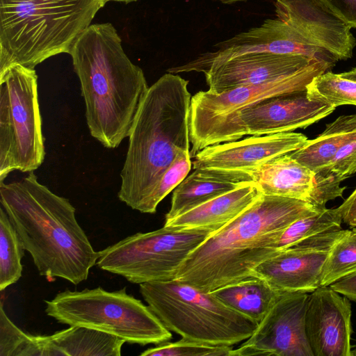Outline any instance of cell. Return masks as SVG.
I'll return each instance as SVG.
<instances>
[{"mask_svg":"<svg viewBox=\"0 0 356 356\" xmlns=\"http://www.w3.org/2000/svg\"><path fill=\"white\" fill-rule=\"evenodd\" d=\"M213 1H218L225 4H232L234 3L239 2V1H245L247 0H213Z\"/></svg>","mask_w":356,"mask_h":356,"instance_id":"obj_38","label":"cell"},{"mask_svg":"<svg viewBox=\"0 0 356 356\" xmlns=\"http://www.w3.org/2000/svg\"><path fill=\"white\" fill-rule=\"evenodd\" d=\"M216 50L198 55L188 63L168 69L169 73L204 72L235 56L268 52L302 55L334 65L338 60L330 52L310 44L298 32L280 19H268L259 27L217 43Z\"/></svg>","mask_w":356,"mask_h":356,"instance_id":"obj_11","label":"cell"},{"mask_svg":"<svg viewBox=\"0 0 356 356\" xmlns=\"http://www.w3.org/2000/svg\"><path fill=\"white\" fill-rule=\"evenodd\" d=\"M139 291L164 326L184 339L232 346L248 339L258 325L211 292L176 280L143 283Z\"/></svg>","mask_w":356,"mask_h":356,"instance_id":"obj_6","label":"cell"},{"mask_svg":"<svg viewBox=\"0 0 356 356\" xmlns=\"http://www.w3.org/2000/svg\"><path fill=\"white\" fill-rule=\"evenodd\" d=\"M44 302L46 314L60 323L97 330L129 343L157 345L172 339L149 307L128 294L126 288L67 289Z\"/></svg>","mask_w":356,"mask_h":356,"instance_id":"obj_7","label":"cell"},{"mask_svg":"<svg viewBox=\"0 0 356 356\" xmlns=\"http://www.w3.org/2000/svg\"><path fill=\"white\" fill-rule=\"evenodd\" d=\"M69 54L80 81L91 136L106 148L118 147L129 137L149 88L143 70L130 60L108 22L90 24Z\"/></svg>","mask_w":356,"mask_h":356,"instance_id":"obj_3","label":"cell"},{"mask_svg":"<svg viewBox=\"0 0 356 356\" xmlns=\"http://www.w3.org/2000/svg\"><path fill=\"white\" fill-rule=\"evenodd\" d=\"M102 0H0V72L70 54Z\"/></svg>","mask_w":356,"mask_h":356,"instance_id":"obj_5","label":"cell"},{"mask_svg":"<svg viewBox=\"0 0 356 356\" xmlns=\"http://www.w3.org/2000/svg\"><path fill=\"white\" fill-rule=\"evenodd\" d=\"M188 81L167 73L149 87L129 136L120 172V201L143 213L161 177L190 147Z\"/></svg>","mask_w":356,"mask_h":356,"instance_id":"obj_4","label":"cell"},{"mask_svg":"<svg viewBox=\"0 0 356 356\" xmlns=\"http://www.w3.org/2000/svg\"><path fill=\"white\" fill-rule=\"evenodd\" d=\"M0 203L40 275L74 285L88 279L99 252L68 199L53 193L31 172L19 180L0 182Z\"/></svg>","mask_w":356,"mask_h":356,"instance_id":"obj_2","label":"cell"},{"mask_svg":"<svg viewBox=\"0 0 356 356\" xmlns=\"http://www.w3.org/2000/svg\"><path fill=\"white\" fill-rule=\"evenodd\" d=\"M210 292L229 307L258 323L283 293L274 289L264 280L255 276L246 277Z\"/></svg>","mask_w":356,"mask_h":356,"instance_id":"obj_23","label":"cell"},{"mask_svg":"<svg viewBox=\"0 0 356 356\" xmlns=\"http://www.w3.org/2000/svg\"><path fill=\"white\" fill-rule=\"evenodd\" d=\"M327 63L296 74L257 85L244 86L220 94L200 91L191 97L189 138L195 145L207 133L236 111L266 98L307 90L313 79L331 69Z\"/></svg>","mask_w":356,"mask_h":356,"instance_id":"obj_12","label":"cell"},{"mask_svg":"<svg viewBox=\"0 0 356 356\" xmlns=\"http://www.w3.org/2000/svg\"><path fill=\"white\" fill-rule=\"evenodd\" d=\"M356 272V227L343 229L334 242L323 266L321 286H330Z\"/></svg>","mask_w":356,"mask_h":356,"instance_id":"obj_27","label":"cell"},{"mask_svg":"<svg viewBox=\"0 0 356 356\" xmlns=\"http://www.w3.org/2000/svg\"><path fill=\"white\" fill-rule=\"evenodd\" d=\"M261 195V191L253 181L248 182L188 211L164 225L218 230L245 211Z\"/></svg>","mask_w":356,"mask_h":356,"instance_id":"obj_21","label":"cell"},{"mask_svg":"<svg viewBox=\"0 0 356 356\" xmlns=\"http://www.w3.org/2000/svg\"><path fill=\"white\" fill-rule=\"evenodd\" d=\"M350 28H356V0H318Z\"/></svg>","mask_w":356,"mask_h":356,"instance_id":"obj_33","label":"cell"},{"mask_svg":"<svg viewBox=\"0 0 356 356\" xmlns=\"http://www.w3.org/2000/svg\"><path fill=\"white\" fill-rule=\"evenodd\" d=\"M216 230L163 225L136 233L99 251L96 264L133 284L172 280L191 253Z\"/></svg>","mask_w":356,"mask_h":356,"instance_id":"obj_9","label":"cell"},{"mask_svg":"<svg viewBox=\"0 0 356 356\" xmlns=\"http://www.w3.org/2000/svg\"><path fill=\"white\" fill-rule=\"evenodd\" d=\"M0 356H48L46 335L23 332L8 317L0 303Z\"/></svg>","mask_w":356,"mask_h":356,"instance_id":"obj_28","label":"cell"},{"mask_svg":"<svg viewBox=\"0 0 356 356\" xmlns=\"http://www.w3.org/2000/svg\"><path fill=\"white\" fill-rule=\"evenodd\" d=\"M339 293L356 302V272L330 285Z\"/></svg>","mask_w":356,"mask_h":356,"instance_id":"obj_34","label":"cell"},{"mask_svg":"<svg viewBox=\"0 0 356 356\" xmlns=\"http://www.w3.org/2000/svg\"><path fill=\"white\" fill-rule=\"evenodd\" d=\"M339 74L341 77L343 79H346L356 82V68H353L348 72H342Z\"/></svg>","mask_w":356,"mask_h":356,"instance_id":"obj_36","label":"cell"},{"mask_svg":"<svg viewBox=\"0 0 356 356\" xmlns=\"http://www.w3.org/2000/svg\"><path fill=\"white\" fill-rule=\"evenodd\" d=\"M190 151L178 154L148 197L143 213H154L159 204L188 176L192 168Z\"/></svg>","mask_w":356,"mask_h":356,"instance_id":"obj_30","label":"cell"},{"mask_svg":"<svg viewBox=\"0 0 356 356\" xmlns=\"http://www.w3.org/2000/svg\"><path fill=\"white\" fill-rule=\"evenodd\" d=\"M306 90L310 99L336 108L341 105L356 106V82L343 79L339 74L325 72L316 76Z\"/></svg>","mask_w":356,"mask_h":356,"instance_id":"obj_29","label":"cell"},{"mask_svg":"<svg viewBox=\"0 0 356 356\" xmlns=\"http://www.w3.org/2000/svg\"><path fill=\"white\" fill-rule=\"evenodd\" d=\"M356 172V134L337 152L329 165L318 172L341 182Z\"/></svg>","mask_w":356,"mask_h":356,"instance_id":"obj_32","label":"cell"},{"mask_svg":"<svg viewBox=\"0 0 356 356\" xmlns=\"http://www.w3.org/2000/svg\"><path fill=\"white\" fill-rule=\"evenodd\" d=\"M137 0H102L103 5L104 6L108 1H118V2H124L125 3H128L130 2L136 1Z\"/></svg>","mask_w":356,"mask_h":356,"instance_id":"obj_37","label":"cell"},{"mask_svg":"<svg viewBox=\"0 0 356 356\" xmlns=\"http://www.w3.org/2000/svg\"><path fill=\"white\" fill-rule=\"evenodd\" d=\"M335 108L310 99L306 90L266 98L227 117L192 145L191 154L194 156L209 146L237 140L248 135H268L306 128Z\"/></svg>","mask_w":356,"mask_h":356,"instance_id":"obj_10","label":"cell"},{"mask_svg":"<svg viewBox=\"0 0 356 356\" xmlns=\"http://www.w3.org/2000/svg\"><path fill=\"white\" fill-rule=\"evenodd\" d=\"M352 356H356V348L353 351H352Z\"/></svg>","mask_w":356,"mask_h":356,"instance_id":"obj_39","label":"cell"},{"mask_svg":"<svg viewBox=\"0 0 356 356\" xmlns=\"http://www.w3.org/2000/svg\"><path fill=\"white\" fill-rule=\"evenodd\" d=\"M350 300L330 286L309 295L305 324L314 356H352Z\"/></svg>","mask_w":356,"mask_h":356,"instance_id":"obj_18","label":"cell"},{"mask_svg":"<svg viewBox=\"0 0 356 356\" xmlns=\"http://www.w3.org/2000/svg\"><path fill=\"white\" fill-rule=\"evenodd\" d=\"M323 63L329 64L302 55L249 53L230 58L204 74L208 91L220 94L236 88L292 76Z\"/></svg>","mask_w":356,"mask_h":356,"instance_id":"obj_17","label":"cell"},{"mask_svg":"<svg viewBox=\"0 0 356 356\" xmlns=\"http://www.w3.org/2000/svg\"><path fill=\"white\" fill-rule=\"evenodd\" d=\"M307 140L304 134L293 131L252 136L209 146L195 154L192 165L252 179V173L263 164L300 149Z\"/></svg>","mask_w":356,"mask_h":356,"instance_id":"obj_15","label":"cell"},{"mask_svg":"<svg viewBox=\"0 0 356 356\" xmlns=\"http://www.w3.org/2000/svg\"><path fill=\"white\" fill-rule=\"evenodd\" d=\"M322 210L302 200L262 194L193 251L175 280L210 292L250 277L277 252V239L288 225Z\"/></svg>","mask_w":356,"mask_h":356,"instance_id":"obj_1","label":"cell"},{"mask_svg":"<svg viewBox=\"0 0 356 356\" xmlns=\"http://www.w3.org/2000/svg\"><path fill=\"white\" fill-rule=\"evenodd\" d=\"M24 245L8 215L0 207V291L16 283L22 275Z\"/></svg>","mask_w":356,"mask_h":356,"instance_id":"obj_26","label":"cell"},{"mask_svg":"<svg viewBox=\"0 0 356 356\" xmlns=\"http://www.w3.org/2000/svg\"><path fill=\"white\" fill-rule=\"evenodd\" d=\"M248 182L251 178L210 169H194L174 190L165 223Z\"/></svg>","mask_w":356,"mask_h":356,"instance_id":"obj_20","label":"cell"},{"mask_svg":"<svg viewBox=\"0 0 356 356\" xmlns=\"http://www.w3.org/2000/svg\"><path fill=\"white\" fill-rule=\"evenodd\" d=\"M262 194L297 199L325 209L326 203L342 197L345 187L331 177L321 176L289 154L275 157L252 173Z\"/></svg>","mask_w":356,"mask_h":356,"instance_id":"obj_16","label":"cell"},{"mask_svg":"<svg viewBox=\"0 0 356 356\" xmlns=\"http://www.w3.org/2000/svg\"><path fill=\"white\" fill-rule=\"evenodd\" d=\"M309 294L282 293L252 335L230 356H314L307 335Z\"/></svg>","mask_w":356,"mask_h":356,"instance_id":"obj_13","label":"cell"},{"mask_svg":"<svg viewBox=\"0 0 356 356\" xmlns=\"http://www.w3.org/2000/svg\"><path fill=\"white\" fill-rule=\"evenodd\" d=\"M45 157L35 69L0 72V182L14 170L31 172Z\"/></svg>","mask_w":356,"mask_h":356,"instance_id":"obj_8","label":"cell"},{"mask_svg":"<svg viewBox=\"0 0 356 356\" xmlns=\"http://www.w3.org/2000/svg\"><path fill=\"white\" fill-rule=\"evenodd\" d=\"M356 134V113L341 115L327 124L316 138L307 140L289 154L300 163L318 173L330 163L338 150Z\"/></svg>","mask_w":356,"mask_h":356,"instance_id":"obj_24","label":"cell"},{"mask_svg":"<svg viewBox=\"0 0 356 356\" xmlns=\"http://www.w3.org/2000/svg\"><path fill=\"white\" fill-rule=\"evenodd\" d=\"M46 336L49 356H120L125 343L115 335L83 326Z\"/></svg>","mask_w":356,"mask_h":356,"instance_id":"obj_22","label":"cell"},{"mask_svg":"<svg viewBox=\"0 0 356 356\" xmlns=\"http://www.w3.org/2000/svg\"><path fill=\"white\" fill-rule=\"evenodd\" d=\"M343 222L351 227H356V189L339 207Z\"/></svg>","mask_w":356,"mask_h":356,"instance_id":"obj_35","label":"cell"},{"mask_svg":"<svg viewBox=\"0 0 356 356\" xmlns=\"http://www.w3.org/2000/svg\"><path fill=\"white\" fill-rule=\"evenodd\" d=\"M342 214L339 208L327 209L300 218L288 225L276 243L277 252L291 248L314 235L341 229Z\"/></svg>","mask_w":356,"mask_h":356,"instance_id":"obj_25","label":"cell"},{"mask_svg":"<svg viewBox=\"0 0 356 356\" xmlns=\"http://www.w3.org/2000/svg\"><path fill=\"white\" fill-rule=\"evenodd\" d=\"M275 13L310 44L338 60L352 57L356 39L351 28L318 0H277Z\"/></svg>","mask_w":356,"mask_h":356,"instance_id":"obj_19","label":"cell"},{"mask_svg":"<svg viewBox=\"0 0 356 356\" xmlns=\"http://www.w3.org/2000/svg\"><path fill=\"white\" fill-rule=\"evenodd\" d=\"M232 346L214 345L182 338L175 342L165 341L148 348L141 356H230Z\"/></svg>","mask_w":356,"mask_h":356,"instance_id":"obj_31","label":"cell"},{"mask_svg":"<svg viewBox=\"0 0 356 356\" xmlns=\"http://www.w3.org/2000/svg\"><path fill=\"white\" fill-rule=\"evenodd\" d=\"M343 229H333L278 251L259 264L252 276L283 293H312L321 286L323 266Z\"/></svg>","mask_w":356,"mask_h":356,"instance_id":"obj_14","label":"cell"}]
</instances>
